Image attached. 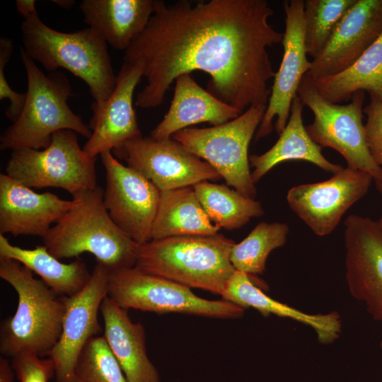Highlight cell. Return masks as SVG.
Segmentation results:
<instances>
[{"mask_svg":"<svg viewBox=\"0 0 382 382\" xmlns=\"http://www.w3.org/2000/svg\"><path fill=\"white\" fill-rule=\"evenodd\" d=\"M273 15L266 0H156L146 27L123 58L141 63L146 79L134 105H161L179 76L200 71L210 77L207 91L241 114L267 105L275 75L268 49L284 37L269 23Z\"/></svg>","mask_w":382,"mask_h":382,"instance_id":"obj_1","label":"cell"},{"mask_svg":"<svg viewBox=\"0 0 382 382\" xmlns=\"http://www.w3.org/2000/svg\"><path fill=\"white\" fill-rule=\"evenodd\" d=\"M23 48L50 73L64 69L83 80L93 104L100 105L112 94L117 76L108 51V43L94 29L71 33L53 29L38 13L21 23Z\"/></svg>","mask_w":382,"mask_h":382,"instance_id":"obj_2","label":"cell"},{"mask_svg":"<svg viewBox=\"0 0 382 382\" xmlns=\"http://www.w3.org/2000/svg\"><path fill=\"white\" fill-rule=\"evenodd\" d=\"M0 277L18 295L16 313L1 325L0 352L11 358L23 353L48 356L62 332L64 297L14 260L0 257Z\"/></svg>","mask_w":382,"mask_h":382,"instance_id":"obj_3","label":"cell"},{"mask_svg":"<svg viewBox=\"0 0 382 382\" xmlns=\"http://www.w3.org/2000/svg\"><path fill=\"white\" fill-rule=\"evenodd\" d=\"M235 243L219 233L152 239L139 245L134 267L221 296L236 270L230 259Z\"/></svg>","mask_w":382,"mask_h":382,"instance_id":"obj_4","label":"cell"},{"mask_svg":"<svg viewBox=\"0 0 382 382\" xmlns=\"http://www.w3.org/2000/svg\"><path fill=\"white\" fill-rule=\"evenodd\" d=\"M74 206L42 238L59 260L88 253L110 271L135 266L139 244L111 219L100 187L72 197Z\"/></svg>","mask_w":382,"mask_h":382,"instance_id":"obj_5","label":"cell"},{"mask_svg":"<svg viewBox=\"0 0 382 382\" xmlns=\"http://www.w3.org/2000/svg\"><path fill=\"white\" fill-rule=\"evenodd\" d=\"M20 57L27 76L26 99L18 117L1 134V149H42L61 130L88 139L91 130L68 105L73 95L69 79L59 71L45 74L22 47Z\"/></svg>","mask_w":382,"mask_h":382,"instance_id":"obj_6","label":"cell"},{"mask_svg":"<svg viewBox=\"0 0 382 382\" xmlns=\"http://www.w3.org/2000/svg\"><path fill=\"white\" fill-rule=\"evenodd\" d=\"M297 94L313 112L314 119L305 128L314 142L340 153L347 167L367 173L376 187L382 185V167L374 161L367 146L363 123L365 91L356 92L346 105L332 103L317 91L313 79L306 73Z\"/></svg>","mask_w":382,"mask_h":382,"instance_id":"obj_7","label":"cell"},{"mask_svg":"<svg viewBox=\"0 0 382 382\" xmlns=\"http://www.w3.org/2000/svg\"><path fill=\"white\" fill-rule=\"evenodd\" d=\"M266 108L264 105H253L224 124L207 128L187 127L171 137L209 163L228 186L255 199L256 188L248 151Z\"/></svg>","mask_w":382,"mask_h":382,"instance_id":"obj_8","label":"cell"},{"mask_svg":"<svg viewBox=\"0 0 382 382\" xmlns=\"http://www.w3.org/2000/svg\"><path fill=\"white\" fill-rule=\"evenodd\" d=\"M96 158L80 146L76 132L61 130L45 149L13 151L6 174L30 188H62L74 197L98 187Z\"/></svg>","mask_w":382,"mask_h":382,"instance_id":"obj_9","label":"cell"},{"mask_svg":"<svg viewBox=\"0 0 382 382\" xmlns=\"http://www.w3.org/2000/svg\"><path fill=\"white\" fill-rule=\"evenodd\" d=\"M108 296L125 310L159 314L177 313L235 319L243 317L245 310L223 299L201 298L187 286L136 267L109 272Z\"/></svg>","mask_w":382,"mask_h":382,"instance_id":"obj_10","label":"cell"},{"mask_svg":"<svg viewBox=\"0 0 382 382\" xmlns=\"http://www.w3.org/2000/svg\"><path fill=\"white\" fill-rule=\"evenodd\" d=\"M112 151L160 191L192 187L202 181L222 178L209 163L172 137L156 139L141 136L127 141Z\"/></svg>","mask_w":382,"mask_h":382,"instance_id":"obj_11","label":"cell"},{"mask_svg":"<svg viewBox=\"0 0 382 382\" xmlns=\"http://www.w3.org/2000/svg\"><path fill=\"white\" fill-rule=\"evenodd\" d=\"M100 156L105 172L103 203L111 219L137 244L151 241L161 191L111 151Z\"/></svg>","mask_w":382,"mask_h":382,"instance_id":"obj_12","label":"cell"},{"mask_svg":"<svg viewBox=\"0 0 382 382\" xmlns=\"http://www.w3.org/2000/svg\"><path fill=\"white\" fill-rule=\"evenodd\" d=\"M373 178L348 167L322 182L289 189L290 209L319 236L332 233L345 212L369 191Z\"/></svg>","mask_w":382,"mask_h":382,"instance_id":"obj_13","label":"cell"},{"mask_svg":"<svg viewBox=\"0 0 382 382\" xmlns=\"http://www.w3.org/2000/svg\"><path fill=\"white\" fill-rule=\"evenodd\" d=\"M110 270L97 262L87 284L64 297L65 311L60 337L48 354L55 367L57 382H74V367L87 342L102 332L98 313L108 296Z\"/></svg>","mask_w":382,"mask_h":382,"instance_id":"obj_14","label":"cell"},{"mask_svg":"<svg viewBox=\"0 0 382 382\" xmlns=\"http://www.w3.org/2000/svg\"><path fill=\"white\" fill-rule=\"evenodd\" d=\"M304 0L284 2L285 30L282 42L284 53L274 77L271 94L263 118L255 134L256 141L267 137L274 127L279 135L290 117L292 101L303 76L310 70L305 45Z\"/></svg>","mask_w":382,"mask_h":382,"instance_id":"obj_15","label":"cell"},{"mask_svg":"<svg viewBox=\"0 0 382 382\" xmlns=\"http://www.w3.org/2000/svg\"><path fill=\"white\" fill-rule=\"evenodd\" d=\"M346 280L351 295L382 322V229L368 217L345 221Z\"/></svg>","mask_w":382,"mask_h":382,"instance_id":"obj_16","label":"cell"},{"mask_svg":"<svg viewBox=\"0 0 382 382\" xmlns=\"http://www.w3.org/2000/svg\"><path fill=\"white\" fill-rule=\"evenodd\" d=\"M382 33V0H357L335 27L307 74L314 80L352 66Z\"/></svg>","mask_w":382,"mask_h":382,"instance_id":"obj_17","label":"cell"},{"mask_svg":"<svg viewBox=\"0 0 382 382\" xmlns=\"http://www.w3.org/2000/svg\"><path fill=\"white\" fill-rule=\"evenodd\" d=\"M142 77L141 63L123 62L110 96L100 105L93 103L91 135L83 147L88 156L97 158L142 136L133 106L134 93Z\"/></svg>","mask_w":382,"mask_h":382,"instance_id":"obj_18","label":"cell"},{"mask_svg":"<svg viewBox=\"0 0 382 382\" xmlns=\"http://www.w3.org/2000/svg\"><path fill=\"white\" fill-rule=\"evenodd\" d=\"M46 192L37 193L6 173L0 174V234L40 236L75 204Z\"/></svg>","mask_w":382,"mask_h":382,"instance_id":"obj_19","label":"cell"},{"mask_svg":"<svg viewBox=\"0 0 382 382\" xmlns=\"http://www.w3.org/2000/svg\"><path fill=\"white\" fill-rule=\"evenodd\" d=\"M105 337L120 364L127 382H161L160 376L149 359L146 347L145 328L134 323L127 310L107 296L100 306Z\"/></svg>","mask_w":382,"mask_h":382,"instance_id":"obj_20","label":"cell"},{"mask_svg":"<svg viewBox=\"0 0 382 382\" xmlns=\"http://www.w3.org/2000/svg\"><path fill=\"white\" fill-rule=\"evenodd\" d=\"M241 115L238 110L202 88L190 74H184L175 80L169 109L151 131V137L156 139H168L193 125L209 122L216 126Z\"/></svg>","mask_w":382,"mask_h":382,"instance_id":"obj_21","label":"cell"},{"mask_svg":"<svg viewBox=\"0 0 382 382\" xmlns=\"http://www.w3.org/2000/svg\"><path fill=\"white\" fill-rule=\"evenodd\" d=\"M221 299L244 308H253L267 317L274 315L290 318L313 328L318 342L330 345L342 332V320L336 311L310 314L268 296L248 274L235 270L221 295Z\"/></svg>","mask_w":382,"mask_h":382,"instance_id":"obj_22","label":"cell"},{"mask_svg":"<svg viewBox=\"0 0 382 382\" xmlns=\"http://www.w3.org/2000/svg\"><path fill=\"white\" fill-rule=\"evenodd\" d=\"M156 0H83L84 22L112 47L126 50L144 31Z\"/></svg>","mask_w":382,"mask_h":382,"instance_id":"obj_23","label":"cell"},{"mask_svg":"<svg viewBox=\"0 0 382 382\" xmlns=\"http://www.w3.org/2000/svg\"><path fill=\"white\" fill-rule=\"evenodd\" d=\"M303 106L297 94L291 103L288 122L277 142L264 154L249 156L250 164L254 168L251 176L255 184L275 166L291 160L306 161L333 174L343 169L327 160L322 154V147L308 135L303 123Z\"/></svg>","mask_w":382,"mask_h":382,"instance_id":"obj_24","label":"cell"},{"mask_svg":"<svg viewBox=\"0 0 382 382\" xmlns=\"http://www.w3.org/2000/svg\"><path fill=\"white\" fill-rule=\"evenodd\" d=\"M221 228L209 218L193 187L161 191L152 239L175 236H212Z\"/></svg>","mask_w":382,"mask_h":382,"instance_id":"obj_25","label":"cell"},{"mask_svg":"<svg viewBox=\"0 0 382 382\" xmlns=\"http://www.w3.org/2000/svg\"><path fill=\"white\" fill-rule=\"evenodd\" d=\"M0 257L14 260L28 267L57 294L64 297L77 294L91 277V272L80 260L63 263L45 245L33 249L22 248L12 245L3 234H0Z\"/></svg>","mask_w":382,"mask_h":382,"instance_id":"obj_26","label":"cell"},{"mask_svg":"<svg viewBox=\"0 0 382 382\" xmlns=\"http://www.w3.org/2000/svg\"><path fill=\"white\" fill-rule=\"evenodd\" d=\"M314 83L318 93L332 103L347 101L359 91L382 100V33L352 66Z\"/></svg>","mask_w":382,"mask_h":382,"instance_id":"obj_27","label":"cell"},{"mask_svg":"<svg viewBox=\"0 0 382 382\" xmlns=\"http://www.w3.org/2000/svg\"><path fill=\"white\" fill-rule=\"evenodd\" d=\"M193 189L209 219L220 228L231 231L264 214L261 203L226 185L202 181Z\"/></svg>","mask_w":382,"mask_h":382,"instance_id":"obj_28","label":"cell"},{"mask_svg":"<svg viewBox=\"0 0 382 382\" xmlns=\"http://www.w3.org/2000/svg\"><path fill=\"white\" fill-rule=\"evenodd\" d=\"M289 232V226L284 223H259L232 248L230 259L234 269L250 277L262 274L268 255L285 244Z\"/></svg>","mask_w":382,"mask_h":382,"instance_id":"obj_29","label":"cell"},{"mask_svg":"<svg viewBox=\"0 0 382 382\" xmlns=\"http://www.w3.org/2000/svg\"><path fill=\"white\" fill-rule=\"evenodd\" d=\"M357 0L304 1L305 45L307 55L316 58L335 27Z\"/></svg>","mask_w":382,"mask_h":382,"instance_id":"obj_30","label":"cell"},{"mask_svg":"<svg viewBox=\"0 0 382 382\" xmlns=\"http://www.w3.org/2000/svg\"><path fill=\"white\" fill-rule=\"evenodd\" d=\"M74 382H127L103 335L91 338L74 367Z\"/></svg>","mask_w":382,"mask_h":382,"instance_id":"obj_31","label":"cell"},{"mask_svg":"<svg viewBox=\"0 0 382 382\" xmlns=\"http://www.w3.org/2000/svg\"><path fill=\"white\" fill-rule=\"evenodd\" d=\"M11 365L19 382H49L55 375L53 361L23 353L12 358Z\"/></svg>","mask_w":382,"mask_h":382,"instance_id":"obj_32","label":"cell"},{"mask_svg":"<svg viewBox=\"0 0 382 382\" xmlns=\"http://www.w3.org/2000/svg\"><path fill=\"white\" fill-rule=\"evenodd\" d=\"M13 42L6 37H0V100L7 99L10 104L6 110V116L13 122L23 110L26 93H18L11 88L5 76V66L13 52Z\"/></svg>","mask_w":382,"mask_h":382,"instance_id":"obj_33","label":"cell"},{"mask_svg":"<svg viewBox=\"0 0 382 382\" xmlns=\"http://www.w3.org/2000/svg\"><path fill=\"white\" fill-rule=\"evenodd\" d=\"M363 112L366 115L364 127L367 146L374 161L382 167V100L370 96Z\"/></svg>","mask_w":382,"mask_h":382,"instance_id":"obj_34","label":"cell"},{"mask_svg":"<svg viewBox=\"0 0 382 382\" xmlns=\"http://www.w3.org/2000/svg\"><path fill=\"white\" fill-rule=\"evenodd\" d=\"M16 6L17 11L24 19L38 13L36 8V1L35 0H16Z\"/></svg>","mask_w":382,"mask_h":382,"instance_id":"obj_35","label":"cell"},{"mask_svg":"<svg viewBox=\"0 0 382 382\" xmlns=\"http://www.w3.org/2000/svg\"><path fill=\"white\" fill-rule=\"evenodd\" d=\"M11 364L4 357H0V382H13L14 372Z\"/></svg>","mask_w":382,"mask_h":382,"instance_id":"obj_36","label":"cell"},{"mask_svg":"<svg viewBox=\"0 0 382 382\" xmlns=\"http://www.w3.org/2000/svg\"><path fill=\"white\" fill-rule=\"evenodd\" d=\"M52 1L53 4L65 9L70 8L75 4V1L73 0H53Z\"/></svg>","mask_w":382,"mask_h":382,"instance_id":"obj_37","label":"cell"},{"mask_svg":"<svg viewBox=\"0 0 382 382\" xmlns=\"http://www.w3.org/2000/svg\"><path fill=\"white\" fill-rule=\"evenodd\" d=\"M378 190L381 192V195H382V185H380L378 187H377ZM379 226L381 227V228L382 229V214H381V216L379 219V220L377 221Z\"/></svg>","mask_w":382,"mask_h":382,"instance_id":"obj_38","label":"cell"},{"mask_svg":"<svg viewBox=\"0 0 382 382\" xmlns=\"http://www.w3.org/2000/svg\"><path fill=\"white\" fill-rule=\"evenodd\" d=\"M380 347H381V349L382 350V339H381V342H380Z\"/></svg>","mask_w":382,"mask_h":382,"instance_id":"obj_39","label":"cell"}]
</instances>
